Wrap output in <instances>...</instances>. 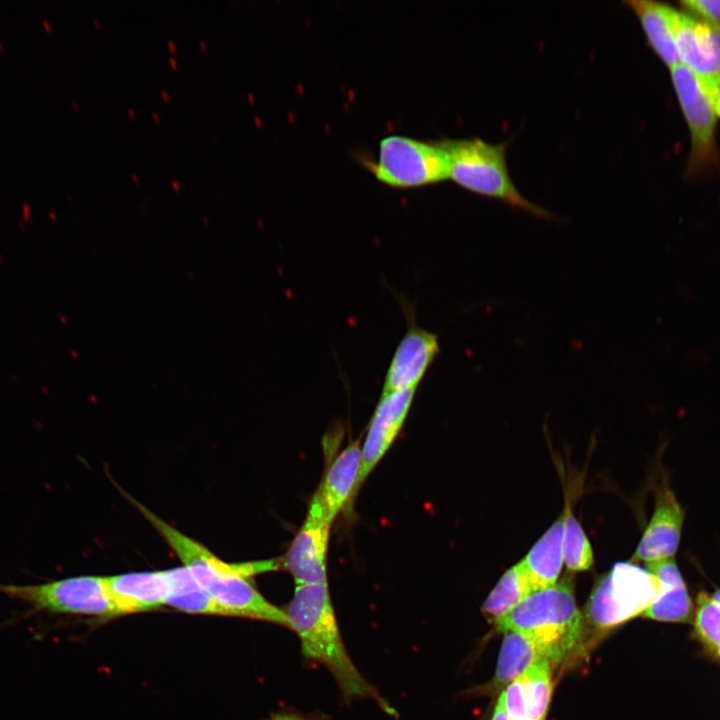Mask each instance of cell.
Instances as JSON below:
<instances>
[{"label": "cell", "instance_id": "6da1fadb", "mask_svg": "<svg viewBox=\"0 0 720 720\" xmlns=\"http://www.w3.org/2000/svg\"><path fill=\"white\" fill-rule=\"evenodd\" d=\"M128 500L155 528L195 581L228 613L289 628L285 610L270 603L249 578L282 567L280 559L230 563L218 558L129 495Z\"/></svg>", "mask_w": 720, "mask_h": 720}, {"label": "cell", "instance_id": "7a4b0ae2", "mask_svg": "<svg viewBox=\"0 0 720 720\" xmlns=\"http://www.w3.org/2000/svg\"><path fill=\"white\" fill-rule=\"evenodd\" d=\"M285 613L289 629L300 640L302 656L323 665L333 676L343 700L369 699L388 715L396 710L357 669L345 647L328 582L296 585Z\"/></svg>", "mask_w": 720, "mask_h": 720}, {"label": "cell", "instance_id": "3957f363", "mask_svg": "<svg viewBox=\"0 0 720 720\" xmlns=\"http://www.w3.org/2000/svg\"><path fill=\"white\" fill-rule=\"evenodd\" d=\"M496 628L529 635L550 663L562 662L575 650L583 633L571 579L564 577L552 587L529 594Z\"/></svg>", "mask_w": 720, "mask_h": 720}, {"label": "cell", "instance_id": "277c9868", "mask_svg": "<svg viewBox=\"0 0 720 720\" xmlns=\"http://www.w3.org/2000/svg\"><path fill=\"white\" fill-rule=\"evenodd\" d=\"M438 143L447 157L448 179L460 187L536 217L553 218L548 210L528 200L514 185L507 167V142L495 144L481 138H459Z\"/></svg>", "mask_w": 720, "mask_h": 720}, {"label": "cell", "instance_id": "5b68a950", "mask_svg": "<svg viewBox=\"0 0 720 720\" xmlns=\"http://www.w3.org/2000/svg\"><path fill=\"white\" fill-rule=\"evenodd\" d=\"M0 594L24 604L28 616H118L104 576H73L35 584L0 583Z\"/></svg>", "mask_w": 720, "mask_h": 720}, {"label": "cell", "instance_id": "8992f818", "mask_svg": "<svg viewBox=\"0 0 720 720\" xmlns=\"http://www.w3.org/2000/svg\"><path fill=\"white\" fill-rule=\"evenodd\" d=\"M659 580L632 562H619L602 576L585 608L588 621L608 629L643 614L656 600Z\"/></svg>", "mask_w": 720, "mask_h": 720}, {"label": "cell", "instance_id": "52a82bcc", "mask_svg": "<svg viewBox=\"0 0 720 720\" xmlns=\"http://www.w3.org/2000/svg\"><path fill=\"white\" fill-rule=\"evenodd\" d=\"M369 168L378 181L394 188H416L448 179L446 154L437 142L390 135L379 143Z\"/></svg>", "mask_w": 720, "mask_h": 720}, {"label": "cell", "instance_id": "ba28073f", "mask_svg": "<svg viewBox=\"0 0 720 720\" xmlns=\"http://www.w3.org/2000/svg\"><path fill=\"white\" fill-rule=\"evenodd\" d=\"M671 80L686 123L691 148L687 176L712 172L720 165L716 144V120L710 99L699 79L684 65L670 69Z\"/></svg>", "mask_w": 720, "mask_h": 720}, {"label": "cell", "instance_id": "9c48e42d", "mask_svg": "<svg viewBox=\"0 0 720 720\" xmlns=\"http://www.w3.org/2000/svg\"><path fill=\"white\" fill-rule=\"evenodd\" d=\"M680 62L702 84L720 86V28L665 4Z\"/></svg>", "mask_w": 720, "mask_h": 720}, {"label": "cell", "instance_id": "30bf717a", "mask_svg": "<svg viewBox=\"0 0 720 720\" xmlns=\"http://www.w3.org/2000/svg\"><path fill=\"white\" fill-rule=\"evenodd\" d=\"M331 524L313 496L305 519L281 558L296 585L327 581V553Z\"/></svg>", "mask_w": 720, "mask_h": 720}, {"label": "cell", "instance_id": "8fae6325", "mask_svg": "<svg viewBox=\"0 0 720 720\" xmlns=\"http://www.w3.org/2000/svg\"><path fill=\"white\" fill-rule=\"evenodd\" d=\"M417 388L381 394L361 447V466L356 493L399 434Z\"/></svg>", "mask_w": 720, "mask_h": 720}, {"label": "cell", "instance_id": "7c38bea8", "mask_svg": "<svg viewBox=\"0 0 720 720\" xmlns=\"http://www.w3.org/2000/svg\"><path fill=\"white\" fill-rule=\"evenodd\" d=\"M439 353L437 334L410 326L392 356L382 394L417 388Z\"/></svg>", "mask_w": 720, "mask_h": 720}, {"label": "cell", "instance_id": "4fadbf2b", "mask_svg": "<svg viewBox=\"0 0 720 720\" xmlns=\"http://www.w3.org/2000/svg\"><path fill=\"white\" fill-rule=\"evenodd\" d=\"M684 510L671 488L663 483L657 492L652 517L632 561L652 562L673 557L678 549Z\"/></svg>", "mask_w": 720, "mask_h": 720}, {"label": "cell", "instance_id": "5bb4252c", "mask_svg": "<svg viewBox=\"0 0 720 720\" xmlns=\"http://www.w3.org/2000/svg\"><path fill=\"white\" fill-rule=\"evenodd\" d=\"M551 691L550 662L542 659L508 684L498 701L511 720H545Z\"/></svg>", "mask_w": 720, "mask_h": 720}, {"label": "cell", "instance_id": "9a60e30c", "mask_svg": "<svg viewBox=\"0 0 720 720\" xmlns=\"http://www.w3.org/2000/svg\"><path fill=\"white\" fill-rule=\"evenodd\" d=\"M106 579L118 615L153 610L167 604L169 584L165 570L125 573Z\"/></svg>", "mask_w": 720, "mask_h": 720}, {"label": "cell", "instance_id": "2e32d148", "mask_svg": "<svg viewBox=\"0 0 720 720\" xmlns=\"http://www.w3.org/2000/svg\"><path fill=\"white\" fill-rule=\"evenodd\" d=\"M361 466L360 440L348 444L330 464L319 488L313 495L319 502L326 521L333 523L338 514L356 494Z\"/></svg>", "mask_w": 720, "mask_h": 720}, {"label": "cell", "instance_id": "e0dca14e", "mask_svg": "<svg viewBox=\"0 0 720 720\" xmlns=\"http://www.w3.org/2000/svg\"><path fill=\"white\" fill-rule=\"evenodd\" d=\"M645 569L659 580L660 591L642 615L657 621H689L693 604L674 557L647 562Z\"/></svg>", "mask_w": 720, "mask_h": 720}, {"label": "cell", "instance_id": "ac0fdd59", "mask_svg": "<svg viewBox=\"0 0 720 720\" xmlns=\"http://www.w3.org/2000/svg\"><path fill=\"white\" fill-rule=\"evenodd\" d=\"M563 513L533 545L522 562L533 592L554 586L564 563Z\"/></svg>", "mask_w": 720, "mask_h": 720}, {"label": "cell", "instance_id": "d6986e66", "mask_svg": "<svg viewBox=\"0 0 720 720\" xmlns=\"http://www.w3.org/2000/svg\"><path fill=\"white\" fill-rule=\"evenodd\" d=\"M625 4L639 20L649 47L659 59L670 69L681 64L665 4L650 0H628Z\"/></svg>", "mask_w": 720, "mask_h": 720}, {"label": "cell", "instance_id": "ffe728a7", "mask_svg": "<svg viewBox=\"0 0 720 720\" xmlns=\"http://www.w3.org/2000/svg\"><path fill=\"white\" fill-rule=\"evenodd\" d=\"M500 647L493 684L506 687L530 666L545 658L540 646L529 635L506 630Z\"/></svg>", "mask_w": 720, "mask_h": 720}, {"label": "cell", "instance_id": "44dd1931", "mask_svg": "<svg viewBox=\"0 0 720 720\" xmlns=\"http://www.w3.org/2000/svg\"><path fill=\"white\" fill-rule=\"evenodd\" d=\"M165 572L169 584L167 605L192 614L229 616L195 581L187 568L175 567Z\"/></svg>", "mask_w": 720, "mask_h": 720}, {"label": "cell", "instance_id": "7402d4cb", "mask_svg": "<svg viewBox=\"0 0 720 720\" xmlns=\"http://www.w3.org/2000/svg\"><path fill=\"white\" fill-rule=\"evenodd\" d=\"M531 593L533 590L521 560L501 576L485 599L482 613L487 621L496 625Z\"/></svg>", "mask_w": 720, "mask_h": 720}, {"label": "cell", "instance_id": "603a6c76", "mask_svg": "<svg viewBox=\"0 0 720 720\" xmlns=\"http://www.w3.org/2000/svg\"><path fill=\"white\" fill-rule=\"evenodd\" d=\"M563 560L568 570L586 571L593 565V552L582 526L571 512L569 503L563 510Z\"/></svg>", "mask_w": 720, "mask_h": 720}, {"label": "cell", "instance_id": "cb8c5ba5", "mask_svg": "<svg viewBox=\"0 0 720 720\" xmlns=\"http://www.w3.org/2000/svg\"><path fill=\"white\" fill-rule=\"evenodd\" d=\"M694 626L697 637L720 657V603L705 592L697 596Z\"/></svg>", "mask_w": 720, "mask_h": 720}, {"label": "cell", "instance_id": "d4e9b609", "mask_svg": "<svg viewBox=\"0 0 720 720\" xmlns=\"http://www.w3.org/2000/svg\"><path fill=\"white\" fill-rule=\"evenodd\" d=\"M680 4L693 17L720 28V0H685Z\"/></svg>", "mask_w": 720, "mask_h": 720}, {"label": "cell", "instance_id": "484cf974", "mask_svg": "<svg viewBox=\"0 0 720 720\" xmlns=\"http://www.w3.org/2000/svg\"><path fill=\"white\" fill-rule=\"evenodd\" d=\"M268 720H332L328 715L315 712L303 714L298 711L285 710L274 713Z\"/></svg>", "mask_w": 720, "mask_h": 720}, {"label": "cell", "instance_id": "4316f807", "mask_svg": "<svg viewBox=\"0 0 720 720\" xmlns=\"http://www.w3.org/2000/svg\"><path fill=\"white\" fill-rule=\"evenodd\" d=\"M702 86L710 99L716 116L720 118V86L705 84H702Z\"/></svg>", "mask_w": 720, "mask_h": 720}, {"label": "cell", "instance_id": "83f0119b", "mask_svg": "<svg viewBox=\"0 0 720 720\" xmlns=\"http://www.w3.org/2000/svg\"><path fill=\"white\" fill-rule=\"evenodd\" d=\"M491 720H511L507 715L503 705L498 701L494 709Z\"/></svg>", "mask_w": 720, "mask_h": 720}, {"label": "cell", "instance_id": "f1b7e54d", "mask_svg": "<svg viewBox=\"0 0 720 720\" xmlns=\"http://www.w3.org/2000/svg\"><path fill=\"white\" fill-rule=\"evenodd\" d=\"M167 46L171 52L177 51V46L173 40H171V39L167 40Z\"/></svg>", "mask_w": 720, "mask_h": 720}, {"label": "cell", "instance_id": "f546056e", "mask_svg": "<svg viewBox=\"0 0 720 720\" xmlns=\"http://www.w3.org/2000/svg\"><path fill=\"white\" fill-rule=\"evenodd\" d=\"M160 95H161V97L163 98L164 101L169 102L170 96H169V93H168L167 91L161 90V91H160Z\"/></svg>", "mask_w": 720, "mask_h": 720}, {"label": "cell", "instance_id": "4dcf8cb0", "mask_svg": "<svg viewBox=\"0 0 720 720\" xmlns=\"http://www.w3.org/2000/svg\"><path fill=\"white\" fill-rule=\"evenodd\" d=\"M169 63H170V65H171V67H172L173 69H175V70L178 69V63H177V61H176L175 58L170 57V58H169Z\"/></svg>", "mask_w": 720, "mask_h": 720}, {"label": "cell", "instance_id": "1f68e13d", "mask_svg": "<svg viewBox=\"0 0 720 720\" xmlns=\"http://www.w3.org/2000/svg\"><path fill=\"white\" fill-rule=\"evenodd\" d=\"M715 601L720 603V589L716 590L714 594L711 596Z\"/></svg>", "mask_w": 720, "mask_h": 720}, {"label": "cell", "instance_id": "d6a6232c", "mask_svg": "<svg viewBox=\"0 0 720 720\" xmlns=\"http://www.w3.org/2000/svg\"><path fill=\"white\" fill-rule=\"evenodd\" d=\"M171 184H172L174 190L179 191V189H180V184H179V182H178L176 179H173V180L171 181Z\"/></svg>", "mask_w": 720, "mask_h": 720}, {"label": "cell", "instance_id": "836d02e7", "mask_svg": "<svg viewBox=\"0 0 720 720\" xmlns=\"http://www.w3.org/2000/svg\"><path fill=\"white\" fill-rule=\"evenodd\" d=\"M127 114L129 115V117H130L131 119H136L135 111H134L132 108H128V109H127Z\"/></svg>", "mask_w": 720, "mask_h": 720}, {"label": "cell", "instance_id": "e575fe53", "mask_svg": "<svg viewBox=\"0 0 720 720\" xmlns=\"http://www.w3.org/2000/svg\"><path fill=\"white\" fill-rule=\"evenodd\" d=\"M151 116H152V118L154 119L155 122H157V123L160 122V116H159V114H158L156 111L151 112Z\"/></svg>", "mask_w": 720, "mask_h": 720}, {"label": "cell", "instance_id": "d590c367", "mask_svg": "<svg viewBox=\"0 0 720 720\" xmlns=\"http://www.w3.org/2000/svg\"><path fill=\"white\" fill-rule=\"evenodd\" d=\"M198 43H199L200 49L203 52H205L207 50V46H206L205 42L202 39H200Z\"/></svg>", "mask_w": 720, "mask_h": 720}, {"label": "cell", "instance_id": "8d00e7d4", "mask_svg": "<svg viewBox=\"0 0 720 720\" xmlns=\"http://www.w3.org/2000/svg\"><path fill=\"white\" fill-rule=\"evenodd\" d=\"M131 178H132V180L134 181L135 184H139V183H140L139 177H138L137 174L132 173V174H131Z\"/></svg>", "mask_w": 720, "mask_h": 720}, {"label": "cell", "instance_id": "74e56055", "mask_svg": "<svg viewBox=\"0 0 720 720\" xmlns=\"http://www.w3.org/2000/svg\"><path fill=\"white\" fill-rule=\"evenodd\" d=\"M42 23L45 26L46 30L50 32L51 31L50 23L47 20H43Z\"/></svg>", "mask_w": 720, "mask_h": 720}, {"label": "cell", "instance_id": "f35d334b", "mask_svg": "<svg viewBox=\"0 0 720 720\" xmlns=\"http://www.w3.org/2000/svg\"><path fill=\"white\" fill-rule=\"evenodd\" d=\"M93 24L96 27L97 30H100V24L99 21L96 18H93Z\"/></svg>", "mask_w": 720, "mask_h": 720}, {"label": "cell", "instance_id": "ab89813d", "mask_svg": "<svg viewBox=\"0 0 720 720\" xmlns=\"http://www.w3.org/2000/svg\"><path fill=\"white\" fill-rule=\"evenodd\" d=\"M72 106L74 107V109H75L77 112L80 111V107H79V105H78V103H77L76 101H72Z\"/></svg>", "mask_w": 720, "mask_h": 720}, {"label": "cell", "instance_id": "60d3db41", "mask_svg": "<svg viewBox=\"0 0 720 720\" xmlns=\"http://www.w3.org/2000/svg\"><path fill=\"white\" fill-rule=\"evenodd\" d=\"M213 142H214L215 145H217V144L219 143V141H218V139H217L216 137L213 138Z\"/></svg>", "mask_w": 720, "mask_h": 720}, {"label": "cell", "instance_id": "b9f144b4", "mask_svg": "<svg viewBox=\"0 0 720 720\" xmlns=\"http://www.w3.org/2000/svg\"><path fill=\"white\" fill-rule=\"evenodd\" d=\"M0 49H2V44H1V42H0Z\"/></svg>", "mask_w": 720, "mask_h": 720}]
</instances>
